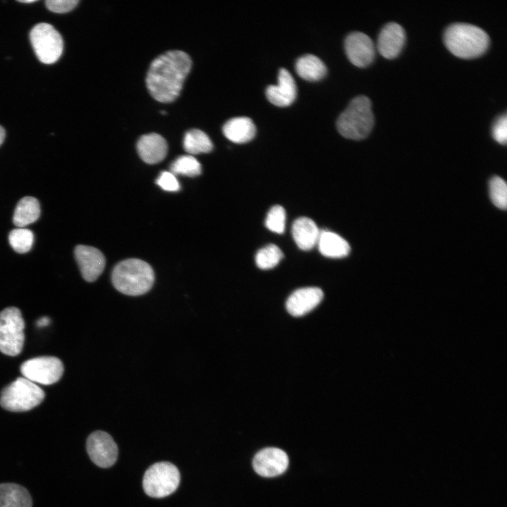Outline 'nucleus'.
Wrapping results in <instances>:
<instances>
[{"label": "nucleus", "mask_w": 507, "mask_h": 507, "mask_svg": "<svg viewBox=\"0 0 507 507\" xmlns=\"http://www.w3.org/2000/svg\"><path fill=\"white\" fill-rule=\"evenodd\" d=\"M87 451L91 460L101 468H109L116 461L118 447L106 432L95 431L87 440Z\"/></svg>", "instance_id": "nucleus-10"}, {"label": "nucleus", "mask_w": 507, "mask_h": 507, "mask_svg": "<svg viewBox=\"0 0 507 507\" xmlns=\"http://www.w3.org/2000/svg\"><path fill=\"white\" fill-rule=\"evenodd\" d=\"M137 149L140 158L145 163L155 164L165 158L168 152V144L160 134L149 133L139 139Z\"/></svg>", "instance_id": "nucleus-17"}, {"label": "nucleus", "mask_w": 507, "mask_h": 507, "mask_svg": "<svg viewBox=\"0 0 507 507\" xmlns=\"http://www.w3.org/2000/svg\"><path fill=\"white\" fill-rule=\"evenodd\" d=\"M256 132L254 122L247 117H236L227 120L223 127L225 137L234 143L243 144L251 141Z\"/></svg>", "instance_id": "nucleus-19"}, {"label": "nucleus", "mask_w": 507, "mask_h": 507, "mask_svg": "<svg viewBox=\"0 0 507 507\" xmlns=\"http://www.w3.org/2000/svg\"><path fill=\"white\" fill-rule=\"evenodd\" d=\"M156 184L161 189L168 192H177L180 189L175 175L171 172H162L156 180Z\"/></svg>", "instance_id": "nucleus-31"}, {"label": "nucleus", "mask_w": 507, "mask_h": 507, "mask_svg": "<svg viewBox=\"0 0 507 507\" xmlns=\"http://www.w3.org/2000/svg\"><path fill=\"white\" fill-rule=\"evenodd\" d=\"M406 39L403 28L396 23H387L380 31L377 39V50L385 58L398 56Z\"/></svg>", "instance_id": "nucleus-15"}, {"label": "nucleus", "mask_w": 507, "mask_h": 507, "mask_svg": "<svg viewBox=\"0 0 507 507\" xmlns=\"http://www.w3.org/2000/svg\"><path fill=\"white\" fill-rule=\"evenodd\" d=\"M183 147L189 155H194L210 152L213 145L204 132L199 129H192L185 133Z\"/></svg>", "instance_id": "nucleus-24"}, {"label": "nucleus", "mask_w": 507, "mask_h": 507, "mask_svg": "<svg viewBox=\"0 0 507 507\" xmlns=\"http://www.w3.org/2000/svg\"><path fill=\"white\" fill-rule=\"evenodd\" d=\"M344 48L350 62L358 68L367 67L374 60L375 50L373 42L363 32L349 34L345 39Z\"/></svg>", "instance_id": "nucleus-11"}, {"label": "nucleus", "mask_w": 507, "mask_h": 507, "mask_svg": "<svg viewBox=\"0 0 507 507\" xmlns=\"http://www.w3.org/2000/svg\"><path fill=\"white\" fill-rule=\"evenodd\" d=\"M373 125L371 101L363 95L353 98L337 120V128L340 134L355 140L368 137Z\"/></svg>", "instance_id": "nucleus-4"}, {"label": "nucleus", "mask_w": 507, "mask_h": 507, "mask_svg": "<svg viewBox=\"0 0 507 507\" xmlns=\"http://www.w3.org/2000/svg\"><path fill=\"white\" fill-rule=\"evenodd\" d=\"M25 323L20 311L8 307L0 312V351L15 356L23 349Z\"/></svg>", "instance_id": "nucleus-7"}, {"label": "nucleus", "mask_w": 507, "mask_h": 507, "mask_svg": "<svg viewBox=\"0 0 507 507\" xmlns=\"http://www.w3.org/2000/svg\"><path fill=\"white\" fill-rule=\"evenodd\" d=\"M316 245L320 254L328 258H343L350 252L349 243L339 234L329 230L320 232Z\"/></svg>", "instance_id": "nucleus-20"}, {"label": "nucleus", "mask_w": 507, "mask_h": 507, "mask_svg": "<svg viewBox=\"0 0 507 507\" xmlns=\"http://www.w3.org/2000/svg\"><path fill=\"white\" fill-rule=\"evenodd\" d=\"M297 75L311 82L321 80L327 73L325 63L316 56L306 54L299 58L295 64Z\"/></svg>", "instance_id": "nucleus-22"}, {"label": "nucleus", "mask_w": 507, "mask_h": 507, "mask_svg": "<svg viewBox=\"0 0 507 507\" xmlns=\"http://www.w3.org/2000/svg\"><path fill=\"white\" fill-rule=\"evenodd\" d=\"M446 47L454 56L471 59L480 56L487 49L489 37L482 28L468 23H453L444 34Z\"/></svg>", "instance_id": "nucleus-2"}, {"label": "nucleus", "mask_w": 507, "mask_h": 507, "mask_svg": "<svg viewBox=\"0 0 507 507\" xmlns=\"http://www.w3.org/2000/svg\"><path fill=\"white\" fill-rule=\"evenodd\" d=\"M27 490L17 484H0V507H32Z\"/></svg>", "instance_id": "nucleus-21"}, {"label": "nucleus", "mask_w": 507, "mask_h": 507, "mask_svg": "<svg viewBox=\"0 0 507 507\" xmlns=\"http://www.w3.org/2000/svg\"><path fill=\"white\" fill-rule=\"evenodd\" d=\"M64 371L61 361L54 356H39L25 361L20 366L23 376L34 383L49 385L58 382Z\"/></svg>", "instance_id": "nucleus-9"}, {"label": "nucleus", "mask_w": 507, "mask_h": 507, "mask_svg": "<svg viewBox=\"0 0 507 507\" xmlns=\"http://www.w3.org/2000/svg\"><path fill=\"white\" fill-rule=\"evenodd\" d=\"M30 39L38 59L43 63L51 64L61 57L63 42L60 33L50 24L41 23L32 27Z\"/></svg>", "instance_id": "nucleus-8"}, {"label": "nucleus", "mask_w": 507, "mask_h": 507, "mask_svg": "<svg viewBox=\"0 0 507 507\" xmlns=\"http://www.w3.org/2000/svg\"><path fill=\"white\" fill-rule=\"evenodd\" d=\"M286 213L284 208L276 205L268 211L265 218L266 227L275 233L282 234L285 229Z\"/></svg>", "instance_id": "nucleus-29"}, {"label": "nucleus", "mask_w": 507, "mask_h": 507, "mask_svg": "<svg viewBox=\"0 0 507 507\" xmlns=\"http://www.w3.org/2000/svg\"><path fill=\"white\" fill-rule=\"evenodd\" d=\"M320 232L315 223L306 217L296 219L292 227L295 243L303 251L311 250L317 244Z\"/></svg>", "instance_id": "nucleus-18"}, {"label": "nucleus", "mask_w": 507, "mask_h": 507, "mask_svg": "<svg viewBox=\"0 0 507 507\" xmlns=\"http://www.w3.org/2000/svg\"><path fill=\"white\" fill-rule=\"evenodd\" d=\"M191 67L189 56L182 51H169L156 58L151 63L146 79L152 97L162 103L175 100Z\"/></svg>", "instance_id": "nucleus-1"}, {"label": "nucleus", "mask_w": 507, "mask_h": 507, "mask_svg": "<svg viewBox=\"0 0 507 507\" xmlns=\"http://www.w3.org/2000/svg\"><path fill=\"white\" fill-rule=\"evenodd\" d=\"M180 475L177 468L169 462H158L150 466L143 478L145 493L154 498H162L177 488Z\"/></svg>", "instance_id": "nucleus-6"}, {"label": "nucleus", "mask_w": 507, "mask_h": 507, "mask_svg": "<svg viewBox=\"0 0 507 507\" xmlns=\"http://www.w3.org/2000/svg\"><path fill=\"white\" fill-rule=\"evenodd\" d=\"M40 215L38 200L32 196L22 198L15 207L13 222L15 225L23 227L35 222Z\"/></svg>", "instance_id": "nucleus-23"}, {"label": "nucleus", "mask_w": 507, "mask_h": 507, "mask_svg": "<svg viewBox=\"0 0 507 507\" xmlns=\"http://www.w3.org/2000/svg\"><path fill=\"white\" fill-rule=\"evenodd\" d=\"M44 397V392L37 384L24 377H18L4 388L0 405L9 411H27L42 403Z\"/></svg>", "instance_id": "nucleus-5"}, {"label": "nucleus", "mask_w": 507, "mask_h": 507, "mask_svg": "<svg viewBox=\"0 0 507 507\" xmlns=\"http://www.w3.org/2000/svg\"><path fill=\"white\" fill-rule=\"evenodd\" d=\"M289 465L287 454L276 447H268L259 451L254 456L253 466L259 475L272 477L282 474Z\"/></svg>", "instance_id": "nucleus-12"}, {"label": "nucleus", "mask_w": 507, "mask_h": 507, "mask_svg": "<svg viewBox=\"0 0 507 507\" xmlns=\"http://www.w3.org/2000/svg\"><path fill=\"white\" fill-rule=\"evenodd\" d=\"M49 322H50L49 318L46 316H44L37 320V325L38 327L46 326L49 325Z\"/></svg>", "instance_id": "nucleus-33"}, {"label": "nucleus", "mask_w": 507, "mask_h": 507, "mask_svg": "<svg viewBox=\"0 0 507 507\" xmlns=\"http://www.w3.org/2000/svg\"><path fill=\"white\" fill-rule=\"evenodd\" d=\"M10 245L19 254L28 252L34 242L32 232L26 228H16L11 230L8 235Z\"/></svg>", "instance_id": "nucleus-27"}, {"label": "nucleus", "mask_w": 507, "mask_h": 507, "mask_svg": "<svg viewBox=\"0 0 507 507\" xmlns=\"http://www.w3.org/2000/svg\"><path fill=\"white\" fill-rule=\"evenodd\" d=\"M268 100L273 104L284 107L291 105L297 94L296 82L291 73L284 68L278 73L277 85H269L265 90Z\"/></svg>", "instance_id": "nucleus-14"}, {"label": "nucleus", "mask_w": 507, "mask_h": 507, "mask_svg": "<svg viewBox=\"0 0 507 507\" xmlns=\"http://www.w3.org/2000/svg\"><path fill=\"white\" fill-rule=\"evenodd\" d=\"M282 257L283 253L277 246L268 244L258 250L255 261L259 268L268 270L275 267Z\"/></svg>", "instance_id": "nucleus-26"}, {"label": "nucleus", "mask_w": 507, "mask_h": 507, "mask_svg": "<svg viewBox=\"0 0 507 507\" xmlns=\"http://www.w3.org/2000/svg\"><path fill=\"white\" fill-rule=\"evenodd\" d=\"M154 279V272L150 265L137 258L120 262L111 274L114 287L128 296H140L148 292Z\"/></svg>", "instance_id": "nucleus-3"}, {"label": "nucleus", "mask_w": 507, "mask_h": 507, "mask_svg": "<svg viewBox=\"0 0 507 507\" xmlns=\"http://www.w3.org/2000/svg\"><path fill=\"white\" fill-rule=\"evenodd\" d=\"M323 298V292L318 287L301 288L288 297L286 308L292 315L301 316L315 308Z\"/></svg>", "instance_id": "nucleus-16"}, {"label": "nucleus", "mask_w": 507, "mask_h": 507, "mask_svg": "<svg viewBox=\"0 0 507 507\" xmlns=\"http://www.w3.org/2000/svg\"><path fill=\"white\" fill-rule=\"evenodd\" d=\"M489 194L492 203L499 208L505 210L507 206V186L499 177H494L489 182Z\"/></svg>", "instance_id": "nucleus-28"}, {"label": "nucleus", "mask_w": 507, "mask_h": 507, "mask_svg": "<svg viewBox=\"0 0 507 507\" xmlns=\"http://www.w3.org/2000/svg\"><path fill=\"white\" fill-rule=\"evenodd\" d=\"M6 133L5 130L3 127L0 125V146L3 143L4 139H5Z\"/></svg>", "instance_id": "nucleus-34"}, {"label": "nucleus", "mask_w": 507, "mask_h": 507, "mask_svg": "<svg viewBox=\"0 0 507 507\" xmlns=\"http://www.w3.org/2000/svg\"><path fill=\"white\" fill-rule=\"evenodd\" d=\"M170 170L174 175L195 177L201 174V165L193 156L184 155L172 163Z\"/></svg>", "instance_id": "nucleus-25"}, {"label": "nucleus", "mask_w": 507, "mask_h": 507, "mask_svg": "<svg viewBox=\"0 0 507 507\" xmlns=\"http://www.w3.org/2000/svg\"><path fill=\"white\" fill-rule=\"evenodd\" d=\"M492 136L495 141L501 144H506L507 141V117L506 114L499 117L492 127Z\"/></svg>", "instance_id": "nucleus-30"}, {"label": "nucleus", "mask_w": 507, "mask_h": 507, "mask_svg": "<svg viewBox=\"0 0 507 507\" xmlns=\"http://www.w3.org/2000/svg\"><path fill=\"white\" fill-rule=\"evenodd\" d=\"M82 277L87 282L95 281L104 271L106 259L96 248L77 245L74 251Z\"/></svg>", "instance_id": "nucleus-13"}, {"label": "nucleus", "mask_w": 507, "mask_h": 507, "mask_svg": "<svg viewBox=\"0 0 507 507\" xmlns=\"http://www.w3.org/2000/svg\"><path fill=\"white\" fill-rule=\"evenodd\" d=\"M78 3L77 0H47L45 4L49 11L63 13L73 10Z\"/></svg>", "instance_id": "nucleus-32"}, {"label": "nucleus", "mask_w": 507, "mask_h": 507, "mask_svg": "<svg viewBox=\"0 0 507 507\" xmlns=\"http://www.w3.org/2000/svg\"><path fill=\"white\" fill-rule=\"evenodd\" d=\"M37 1V0H19L18 2L20 3H25V4H32L34 2Z\"/></svg>", "instance_id": "nucleus-35"}]
</instances>
